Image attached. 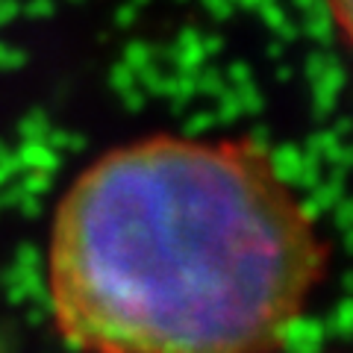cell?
Listing matches in <instances>:
<instances>
[{
  "label": "cell",
  "mask_w": 353,
  "mask_h": 353,
  "mask_svg": "<svg viewBox=\"0 0 353 353\" xmlns=\"http://www.w3.org/2000/svg\"><path fill=\"white\" fill-rule=\"evenodd\" d=\"M330 245L268 148L150 136L77 174L48 236L53 330L85 350H274Z\"/></svg>",
  "instance_id": "cell-1"
},
{
  "label": "cell",
  "mask_w": 353,
  "mask_h": 353,
  "mask_svg": "<svg viewBox=\"0 0 353 353\" xmlns=\"http://www.w3.org/2000/svg\"><path fill=\"white\" fill-rule=\"evenodd\" d=\"M327 9L333 15V24L341 32V39L347 41V32H350V0H327Z\"/></svg>",
  "instance_id": "cell-2"
}]
</instances>
